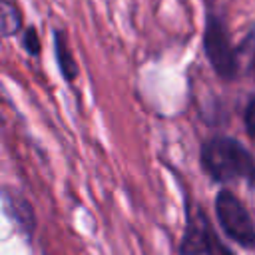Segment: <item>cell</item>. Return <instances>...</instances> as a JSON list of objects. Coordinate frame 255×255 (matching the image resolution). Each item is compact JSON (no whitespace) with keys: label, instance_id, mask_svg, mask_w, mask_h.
Returning <instances> with one entry per match:
<instances>
[{"label":"cell","instance_id":"1","mask_svg":"<svg viewBox=\"0 0 255 255\" xmlns=\"http://www.w3.org/2000/svg\"><path fill=\"white\" fill-rule=\"evenodd\" d=\"M201 165L219 183L253 181L255 159L251 151L229 135H213L201 147Z\"/></svg>","mask_w":255,"mask_h":255},{"label":"cell","instance_id":"5","mask_svg":"<svg viewBox=\"0 0 255 255\" xmlns=\"http://www.w3.org/2000/svg\"><path fill=\"white\" fill-rule=\"evenodd\" d=\"M4 209L6 213L10 215V219L24 231V233H34V211L32 207L22 199V197H16V195H10L8 191H4Z\"/></svg>","mask_w":255,"mask_h":255},{"label":"cell","instance_id":"9","mask_svg":"<svg viewBox=\"0 0 255 255\" xmlns=\"http://www.w3.org/2000/svg\"><path fill=\"white\" fill-rule=\"evenodd\" d=\"M22 46L30 56H38L40 54V40H38V32L36 28H26L24 36H22Z\"/></svg>","mask_w":255,"mask_h":255},{"label":"cell","instance_id":"2","mask_svg":"<svg viewBox=\"0 0 255 255\" xmlns=\"http://www.w3.org/2000/svg\"><path fill=\"white\" fill-rule=\"evenodd\" d=\"M203 48L211 68L223 80H233L239 74V56L231 44L225 22L217 12H209L205 18Z\"/></svg>","mask_w":255,"mask_h":255},{"label":"cell","instance_id":"10","mask_svg":"<svg viewBox=\"0 0 255 255\" xmlns=\"http://www.w3.org/2000/svg\"><path fill=\"white\" fill-rule=\"evenodd\" d=\"M243 118H245V129H247V133L251 137H255V98H251L249 104L245 106Z\"/></svg>","mask_w":255,"mask_h":255},{"label":"cell","instance_id":"4","mask_svg":"<svg viewBox=\"0 0 255 255\" xmlns=\"http://www.w3.org/2000/svg\"><path fill=\"white\" fill-rule=\"evenodd\" d=\"M213 243L215 237L211 233L209 221L205 217V213L195 207V211L187 215V223H185V231L183 237L179 241L177 253L179 255H205L213 251Z\"/></svg>","mask_w":255,"mask_h":255},{"label":"cell","instance_id":"6","mask_svg":"<svg viewBox=\"0 0 255 255\" xmlns=\"http://www.w3.org/2000/svg\"><path fill=\"white\" fill-rule=\"evenodd\" d=\"M54 52H56V62H58V68L64 76L66 82H74L76 76H78V64L70 52V46H68V40H66V34L62 30H56L54 32Z\"/></svg>","mask_w":255,"mask_h":255},{"label":"cell","instance_id":"7","mask_svg":"<svg viewBox=\"0 0 255 255\" xmlns=\"http://www.w3.org/2000/svg\"><path fill=\"white\" fill-rule=\"evenodd\" d=\"M22 12L14 0H2L0 4V30L4 38L16 36L22 30Z\"/></svg>","mask_w":255,"mask_h":255},{"label":"cell","instance_id":"8","mask_svg":"<svg viewBox=\"0 0 255 255\" xmlns=\"http://www.w3.org/2000/svg\"><path fill=\"white\" fill-rule=\"evenodd\" d=\"M237 56H239V70L243 68L245 74L255 80V24L249 28L247 36L239 44Z\"/></svg>","mask_w":255,"mask_h":255},{"label":"cell","instance_id":"3","mask_svg":"<svg viewBox=\"0 0 255 255\" xmlns=\"http://www.w3.org/2000/svg\"><path fill=\"white\" fill-rule=\"evenodd\" d=\"M215 215L223 233L245 249L255 247V223L243 201L229 189H219L215 195Z\"/></svg>","mask_w":255,"mask_h":255}]
</instances>
